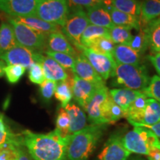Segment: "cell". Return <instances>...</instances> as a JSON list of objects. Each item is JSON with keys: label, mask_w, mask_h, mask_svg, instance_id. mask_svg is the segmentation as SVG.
Masks as SVG:
<instances>
[{"label": "cell", "mask_w": 160, "mask_h": 160, "mask_svg": "<svg viewBox=\"0 0 160 160\" xmlns=\"http://www.w3.org/2000/svg\"><path fill=\"white\" fill-rule=\"evenodd\" d=\"M8 22L13 28L16 41L18 45L26 48L36 51V53L45 52L47 48V40L48 36L44 35L31 29L27 25L19 22L13 17H8Z\"/></svg>", "instance_id": "obj_5"}, {"label": "cell", "mask_w": 160, "mask_h": 160, "mask_svg": "<svg viewBox=\"0 0 160 160\" xmlns=\"http://www.w3.org/2000/svg\"><path fill=\"white\" fill-rule=\"evenodd\" d=\"M6 67L5 62L2 60H0V78L5 75V68Z\"/></svg>", "instance_id": "obj_48"}, {"label": "cell", "mask_w": 160, "mask_h": 160, "mask_svg": "<svg viewBox=\"0 0 160 160\" xmlns=\"http://www.w3.org/2000/svg\"><path fill=\"white\" fill-rule=\"evenodd\" d=\"M86 14L91 25L108 29H111L115 25L112 22L108 9L103 2L99 5L87 8Z\"/></svg>", "instance_id": "obj_16"}, {"label": "cell", "mask_w": 160, "mask_h": 160, "mask_svg": "<svg viewBox=\"0 0 160 160\" xmlns=\"http://www.w3.org/2000/svg\"><path fill=\"white\" fill-rule=\"evenodd\" d=\"M39 0H0V11L11 17H36Z\"/></svg>", "instance_id": "obj_9"}, {"label": "cell", "mask_w": 160, "mask_h": 160, "mask_svg": "<svg viewBox=\"0 0 160 160\" xmlns=\"http://www.w3.org/2000/svg\"><path fill=\"white\" fill-rule=\"evenodd\" d=\"M131 28L121 25H114L109 29V39L117 45H128L133 37Z\"/></svg>", "instance_id": "obj_30"}, {"label": "cell", "mask_w": 160, "mask_h": 160, "mask_svg": "<svg viewBox=\"0 0 160 160\" xmlns=\"http://www.w3.org/2000/svg\"><path fill=\"white\" fill-rule=\"evenodd\" d=\"M109 29L99 27L93 25H89L83 32L81 38L82 45L84 48H88L96 40L101 37L109 38Z\"/></svg>", "instance_id": "obj_28"}, {"label": "cell", "mask_w": 160, "mask_h": 160, "mask_svg": "<svg viewBox=\"0 0 160 160\" xmlns=\"http://www.w3.org/2000/svg\"><path fill=\"white\" fill-rule=\"evenodd\" d=\"M71 11L65 25L62 28V33L77 49L82 51L84 48L81 43L82 35L89 25V20L83 8H76Z\"/></svg>", "instance_id": "obj_7"}, {"label": "cell", "mask_w": 160, "mask_h": 160, "mask_svg": "<svg viewBox=\"0 0 160 160\" xmlns=\"http://www.w3.org/2000/svg\"><path fill=\"white\" fill-rule=\"evenodd\" d=\"M136 160H142V159H136Z\"/></svg>", "instance_id": "obj_49"}, {"label": "cell", "mask_w": 160, "mask_h": 160, "mask_svg": "<svg viewBox=\"0 0 160 160\" xmlns=\"http://www.w3.org/2000/svg\"><path fill=\"white\" fill-rule=\"evenodd\" d=\"M148 59L151 61L152 65H153L158 74L159 75V77H160V52H158L155 54L148 56Z\"/></svg>", "instance_id": "obj_44"}, {"label": "cell", "mask_w": 160, "mask_h": 160, "mask_svg": "<svg viewBox=\"0 0 160 160\" xmlns=\"http://www.w3.org/2000/svg\"><path fill=\"white\" fill-rule=\"evenodd\" d=\"M45 53L47 54L48 57L54 59L64 69L71 70L73 72V70L75 66L74 57L64 53H58V52H53L47 51V50L45 51Z\"/></svg>", "instance_id": "obj_35"}, {"label": "cell", "mask_w": 160, "mask_h": 160, "mask_svg": "<svg viewBox=\"0 0 160 160\" xmlns=\"http://www.w3.org/2000/svg\"><path fill=\"white\" fill-rule=\"evenodd\" d=\"M124 145L131 153L148 156L151 150L160 149V140L153 131L144 127H134L122 137Z\"/></svg>", "instance_id": "obj_4"}, {"label": "cell", "mask_w": 160, "mask_h": 160, "mask_svg": "<svg viewBox=\"0 0 160 160\" xmlns=\"http://www.w3.org/2000/svg\"><path fill=\"white\" fill-rule=\"evenodd\" d=\"M141 54L127 45H115L112 53L116 63L133 65H139Z\"/></svg>", "instance_id": "obj_19"}, {"label": "cell", "mask_w": 160, "mask_h": 160, "mask_svg": "<svg viewBox=\"0 0 160 160\" xmlns=\"http://www.w3.org/2000/svg\"><path fill=\"white\" fill-rule=\"evenodd\" d=\"M159 17L160 0H144L139 17L140 29L145 28L150 22Z\"/></svg>", "instance_id": "obj_18"}, {"label": "cell", "mask_w": 160, "mask_h": 160, "mask_svg": "<svg viewBox=\"0 0 160 160\" xmlns=\"http://www.w3.org/2000/svg\"><path fill=\"white\" fill-rule=\"evenodd\" d=\"M104 125L85 126L70 135L67 147L68 160H88L102 136Z\"/></svg>", "instance_id": "obj_2"}, {"label": "cell", "mask_w": 160, "mask_h": 160, "mask_svg": "<svg viewBox=\"0 0 160 160\" xmlns=\"http://www.w3.org/2000/svg\"><path fill=\"white\" fill-rule=\"evenodd\" d=\"M73 72L76 76L80 79L85 80L89 82L96 84L98 85H105V81L97 72L95 71L93 66L91 65L88 60L82 53L78 55L75 59V66Z\"/></svg>", "instance_id": "obj_15"}, {"label": "cell", "mask_w": 160, "mask_h": 160, "mask_svg": "<svg viewBox=\"0 0 160 160\" xmlns=\"http://www.w3.org/2000/svg\"><path fill=\"white\" fill-rule=\"evenodd\" d=\"M57 82L52 80L45 79L40 85L39 91L42 97L45 101H49L54 95L56 88H57Z\"/></svg>", "instance_id": "obj_42"}, {"label": "cell", "mask_w": 160, "mask_h": 160, "mask_svg": "<svg viewBox=\"0 0 160 160\" xmlns=\"http://www.w3.org/2000/svg\"><path fill=\"white\" fill-rule=\"evenodd\" d=\"M34 62L39 63L42 67L45 79L54 82L65 81L69 77L68 73L54 59L45 57L40 53H34Z\"/></svg>", "instance_id": "obj_12"}, {"label": "cell", "mask_w": 160, "mask_h": 160, "mask_svg": "<svg viewBox=\"0 0 160 160\" xmlns=\"http://www.w3.org/2000/svg\"><path fill=\"white\" fill-rule=\"evenodd\" d=\"M111 5L118 11L139 17L141 3L138 0H111Z\"/></svg>", "instance_id": "obj_32"}, {"label": "cell", "mask_w": 160, "mask_h": 160, "mask_svg": "<svg viewBox=\"0 0 160 160\" xmlns=\"http://www.w3.org/2000/svg\"><path fill=\"white\" fill-rule=\"evenodd\" d=\"M131 152L124 145L122 137L113 134L108 139L102 150L98 155L99 160H128Z\"/></svg>", "instance_id": "obj_11"}, {"label": "cell", "mask_w": 160, "mask_h": 160, "mask_svg": "<svg viewBox=\"0 0 160 160\" xmlns=\"http://www.w3.org/2000/svg\"><path fill=\"white\" fill-rule=\"evenodd\" d=\"M101 1H105V0H101Z\"/></svg>", "instance_id": "obj_50"}, {"label": "cell", "mask_w": 160, "mask_h": 160, "mask_svg": "<svg viewBox=\"0 0 160 160\" xmlns=\"http://www.w3.org/2000/svg\"><path fill=\"white\" fill-rule=\"evenodd\" d=\"M19 22L27 25L31 29L42 33L44 35L49 36L51 33L60 31L59 26L52 24L37 17H13Z\"/></svg>", "instance_id": "obj_21"}, {"label": "cell", "mask_w": 160, "mask_h": 160, "mask_svg": "<svg viewBox=\"0 0 160 160\" xmlns=\"http://www.w3.org/2000/svg\"><path fill=\"white\" fill-rule=\"evenodd\" d=\"M23 146L22 142L17 146V160H30L28 156L23 148Z\"/></svg>", "instance_id": "obj_45"}, {"label": "cell", "mask_w": 160, "mask_h": 160, "mask_svg": "<svg viewBox=\"0 0 160 160\" xmlns=\"http://www.w3.org/2000/svg\"><path fill=\"white\" fill-rule=\"evenodd\" d=\"M148 97L142 93L132 102L124 114L131 125H135L139 124L142 120L145 112Z\"/></svg>", "instance_id": "obj_22"}, {"label": "cell", "mask_w": 160, "mask_h": 160, "mask_svg": "<svg viewBox=\"0 0 160 160\" xmlns=\"http://www.w3.org/2000/svg\"><path fill=\"white\" fill-rule=\"evenodd\" d=\"M111 14V20L115 25H121L128 27L130 28H134L137 31L140 30L139 17H136L128 13L119 11L113 7L111 5L106 6Z\"/></svg>", "instance_id": "obj_25"}, {"label": "cell", "mask_w": 160, "mask_h": 160, "mask_svg": "<svg viewBox=\"0 0 160 160\" xmlns=\"http://www.w3.org/2000/svg\"><path fill=\"white\" fill-rule=\"evenodd\" d=\"M160 121V104L156 100L148 98L142 120L134 127H148L155 125Z\"/></svg>", "instance_id": "obj_24"}, {"label": "cell", "mask_w": 160, "mask_h": 160, "mask_svg": "<svg viewBox=\"0 0 160 160\" xmlns=\"http://www.w3.org/2000/svg\"><path fill=\"white\" fill-rule=\"evenodd\" d=\"M104 85H98L80 79L74 74L72 83V93L75 101L83 109L99 88Z\"/></svg>", "instance_id": "obj_13"}, {"label": "cell", "mask_w": 160, "mask_h": 160, "mask_svg": "<svg viewBox=\"0 0 160 160\" xmlns=\"http://www.w3.org/2000/svg\"><path fill=\"white\" fill-rule=\"evenodd\" d=\"M22 142L21 134L0 147V160H17V146Z\"/></svg>", "instance_id": "obj_33"}, {"label": "cell", "mask_w": 160, "mask_h": 160, "mask_svg": "<svg viewBox=\"0 0 160 160\" xmlns=\"http://www.w3.org/2000/svg\"><path fill=\"white\" fill-rule=\"evenodd\" d=\"M69 12L67 0H39L36 17L62 28Z\"/></svg>", "instance_id": "obj_6"}, {"label": "cell", "mask_w": 160, "mask_h": 160, "mask_svg": "<svg viewBox=\"0 0 160 160\" xmlns=\"http://www.w3.org/2000/svg\"><path fill=\"white\" fill-rule=\"evenodd\" d=\"M145 128V127H144ZM146 128H148L154 133V134L158 137V139L160 140V121L159 122L155 124V125L148 126V127H145Z\"/></svg>", "instance_id": "obj_47"}, {"label": "cell", "mask_w": 160, "mask_h": 160, "mask_svg": "<svg viewBox=\"0 0 160 160\" xmlns=\"http://www.w3.org/2000/svg\"><path fill=\"white\" fill-rule=\"evenodd\" d=\"M73 81V77L69 75L68 78L65 81L60 82L59 84H57L54 95L56 99L60 102L62 108H63L68 104L70 103L72 98H73V93H72Z\"/></svg>", "instance_id": "obj_29"}, {"label": "cell", "mask_w": 160, "mask_h": 160, "mask_svg": "<svg viewBox=\"0 0 160 160\" xmlns=\"http://www.w3.org/2000/svg\"><path fill=\"white\" fill-rule=\"evenodd\" d=\"M124 117V113L120 108L113 101L111 95L106 100L103 111V118L105 124L115 122Z\"/></svg>", "instance_id": "obj_31"}, {"label": "cell", "mask_w": 160, "mask_h": 160, "mask_svg": "<svg viewBox=\"0 0 160 160\" xmlns=\"http://www.w3.org/2000/svg\"><path fill=\"white\" fill-rule=\"evenodd\" d=\"M127 45L140 53H144L148 48V40L145 31L140 29L137 35L133 36L131 42Z\"/></svg>", "instance_id": "obj_36"}, {"label": "cell", "mask_w": 160, "mask_h": 160, "mask_svg": "<svg viewBox=\"0 0 160 160\" xmlns=\"http://www.w3.org/2000/svg\"><path fill=\"white\" fill-rule=\"evenodd\" d=\"M64 108L68 114L70 119V133L83 129L86 126V115L79 106L73 103H69Z\"/></svg>", "instance_id": "obj_23"}, {"label": "cell", "mask_w": 160, "mask_h": 160, "mask_svg": "<svg viewBox=\"0 0 160 160\" xmlns=\"http://www.w3.org/2000/svg\"><path fill=\"white\" fill-rule=\"evenodd\" d=\"M145 31L148 40V48L153 54L160 52V17L148 25Z\"/></svg>", "instance_id": "obj_27"}, {"label": "cell", "mask_w": 160, "mask_h": 160, "mask_svg": "<svg viewBox=\"0 0 160 160\" xmlns=\"http://www.w3.org/2000/svg\"><path fill=\"white\" fill-rule=\"evenodd\" d=\"M148 160H160V149L154 148L151 150L148 155Z\"/></svg>", "instance_id": "obj_46"}, {"label": "cell", "mask_w": 160, "mask_h": 160, "mask_svg": "<svg viewBox=\"0 0 160 160\" xmlns=\"http://www.w3.org/2000/svg\"><path fill=\"white\" fill-rule=\"evenodd\" d=\"M26 68L20 65H9L5 68V76L8 82L11 84H16L25 74Z\"/></svg>", "instance_id": "obj_38"}, {"label": "cell", "mask_w": 160, "mask_h": 160, "mask_svg": "<svg viewBox=\"0 0 160 160\" xmlns=\"http://www.w3.org/2000/svg\"><path fill=\"white\" fill-rule=\"evenodd\" d=\"M55 130L63 138H67L71 135L70 133V119L68 114L63 108H61L58 111Z\"/></svg>", "instance_id": "obj_34"}, {"label": "cell", "mask_w": 160, "mask_h": 160, "mask_svg": "<svg viewBox=\"0 0 160 160\" xmlns=\"http://www.w3.org/2000/svg\"><path fill=\"white\" fill-rule=\"evenodd\" d=\"M113 101L122 110L124 114L134 100L142 93V91L127 88H116L109 91Z\"/></svg>", "instance_id": "obj_20"}, {"label": "cell", "mask_w": 160, "mask_h": 160, "mask_svg": "<svg viewBox=\"0 0 160 160\" xmlns=\"http://www.w3.org/2000/svg\"><path fill=\"white\" fill-rule=\"evenodd\" d=\"M82 53L88 60L103 80L109 79L111 77L116 66V62L113 56L97 53L88 48H84L82 50Z\"/></svg>", "instance_id": "obj_8"}, {"label": "cell", "mask_w": 160, "mask_h": 160, "mask_svg": "<svg viewBox=\"0 0 160 160\" xmlns=\"http://www.w3.org/2000/svg\"><path fill=\"white\" fill-rule=\"evenodd\" d=\"M68 5L71 10L76 8H83L93 7L99 5L102 1L101 0H67Z\"/></svg>", "instance_id": "obj_43"}, {"label": "cell", "mask_w": 160, "mask_h": 160, "mask_svg": "<svg viewBox=\"0 0 160 160\" xmlns=\"http://www.w3.org/2000/svg\"><path fill=\"white\" fill-rule=\"evenodd\" d=\"M17 134L13 133L9 126L6 123L4 116L0 113V147L5 143L15 139Z\"/></svg>", "instance_id": "obj_40"}, {"label": "cell", "mask_w": 160, "mask_h": 160, "mask_svg": "<svg viewBox=\"0 0 160 160\" xmlns=\"http://www.w3.org/2000/svg\"><path fill=\"white\" fill-rule=\"evenodd\" d=\"M23 145L34 160H67L69 137L63 138L54 131L36 133L28 130L21 134Z\"/></svg>", "instance_id": "obj_1"}, {"label": "cell", "mask_w": 160, "mask_h": 160, "mask_svg": "<svg viewBox=\"0 0 160 160\" xmlns=\"http://www.w3.org/2000/svg\"><path fill=\"white\" fill-rule=\"evenodd\" d=\"M47 51L64 53L73 57H77L78 56L77 51L73 47H72L69 40L61 30L51 33L48 37Z\"/></svg>", "instance_id": "obj_17"}, {"label": "cell", "mask_w": 160, "mask_h": 160, "mask_svg": "<svg viewBox=\"0 0 160 160\" xmlns=\"http://www.w3.org/2000/svg\"><path fill=\"white\" fill-rule=\"evenodd\" d=\"M142 91L148 98L154 99L160 104V77L159 76H153L147 88Z\"/></svg>", "instance_id": "obj_39"}, {"label": "cell", "mask_w": 160, "mask_h": 160, "mask_svg": "<svg viewBox=\"0 0 160 160\" xmlns=\"http://www.w3.org/2000/svg\"><path fill=\"white\" fill-rule=\"evenodd\" d=\"M110 96L109 90L105 85L99 88L90 99L84 109L87 112L88 119L94 125H105L103 111L108 97Z\"/></svg>", "instance_id": "obj_10"}, {"label": "cell", "mask_w": 160, "mask_h": 160, "mask_svg": "<svg viewBox=\"0 0 160 160\" xmlns=\"http://www.w3.org/2000/svg\"><path fill=\"white\" fill-rule=\"evenodd\" d=\"M111 77L115 86L136 91H143L151 80L145 66L140 64L133 65L116 63Z\"/></svg>", "instance_id": "obj_3"}, {"label": "cell", "mask_w": 160, "mask_h": 160, "mask_svg": "<svg viewBox=\"0 0 160 160\" xmlns=\"http://www.w3.org/2000/svg\"><path fill=\"white\" fill-rule=\"evenodd\" d=\"M28 69V78L31 82L41 85L45 81V77L42 67L39 63L34 62L32 64Z\"/></svg>", "instance_id": "obj_41"}, {"label": "cell", "mask_w": 160, "mask_h": 160, "mask_svg": "<svg viewBox=\"0 0 160 160\" xmlns=\"http://www.w3.org/2000/svg\"><path fill=\"white\" fill-rule=\"evenodd\" d=\"M35 52L26 48L22 46L17 45L4 54L0 56V59L2 60L8 65H20L26 69L29 68L34 62Z\"/></svg>", "instance_id": "obj_14"}, {"label": "cell", "mask_w": 160, "mask_h": 160, "mask_svg": "<svg viewBox=\"0 0 160 160\" xmlns=\"http://www.w3.org/2000/svg\"><path fill=\"white\" fill-rule=\"evenodd\" d=\"M115 44L108 37H101L93 42L88 48L102 54L112 55ZM113 56V55H112Z\"/></svg>", "instance_id": "obj_37"}, {"label": "cell", "mask_w": 160, "mask_h": 160, "mask_svg": "<svg viewBox=\"0 0 160 160\" xmlns=\"http://www.w3.org/2000/svg\"><path fill=\"white\" fill-rule=\"evenodd\" d=\"M17 45L11 25L8 22H2L0 25V56Z\"/></svg>", "instance_id": "obj_26"}]
</instances>
